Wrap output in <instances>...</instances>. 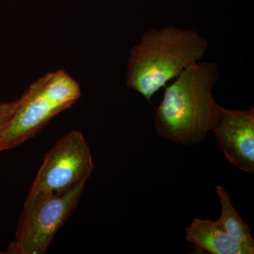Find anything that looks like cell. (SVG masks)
Wrapping results in <instances>:
<instances>
[{
  "mask_svg": "<svg viewBox=\"0 0 254 254\" xmlns=\"http://www.w3.org/2000/svg\"><path fill=\"white\" fill-rule=\"evenodd\" d=\"M220 78L213 62L190 65L168 86L156 109L155 131L178 144H198L206 138L220 105L214 99L213 88Z\"/></svg>",
  "mask_w": 254,
  "mask_h": 254,
  "instance_id": "cell-1",
  "label": "cell"
},
{
  "mask_svg": "<svg viewBox=\"0 0 254 254\" xmlns=\"http://www.w3.org/2000/svg\"><path fill=\"white\" fill-rule=\"evenodd\" d=\"M208 41L192 29L168 26L142 35L130 50L126 84L151 103L155 93L202 60Z\"/></svg>",
  "mask_w": 254,
  "mask_h": 254,
  "instance_id": "cell-2",
  "label": "cell"
},
{
  "mask_svg": "<svg viewBox=\"0 0 254 254\" xmlns=\"http://www.w3.org/2000/svg\"><path fill=\"white\" fill-rule=\"evenodd\" d=\"M81 97L79 83L64 69L38 78L18 98L17 108L0 134V152L13 149L31 139Z\"/></svg>",
  "mask_w": 254,
  "mask_h": 254,
  "instance_id": "cell-3",
  "label": "cell"
},
{
  "mask_svg": "<svg viewBox=\"0 0 254 254\" xmlns=\"http://www.w3.org/2000/svg\"><path fill=\"white\" fill-rule=\"evenodd\" d=\"M86 183L80 182L63 194L40 195L24 203L15 240L6 253H46L57 232L77 206Z\"/></svg>",
  "mask_w": 254,
  "mask_h": 254,
  "instance_id": "cell-4",
  "label": "cell"
},
{
  "mask_svg": "<svg viewBox=\"0 0 254 254\" xmlns=\"http://www.w3.org/2000/svg\"><path fill=\"white\" fill-rule=\"evenodd\" d=\"M91 150L81 131L71 130L47 152L24 203L40 195L63 194L94 170Z\"/></svg>",
  "mask_w": 254,
  "mask_h": 254,
  "instance_id": "cell-5",
  "label": "cell"
},
{
  "mask_svg": "<svg viewBox=\"0 0 254 254\" xmlns=\"http://www.w3.org/2000/svg\"><path fill=\"white\" fill-rule=\"evenodd\" d=\"M211 131L232 165L246 173H254V108L232 110L220 106Z\"/></svg>",
  "mask_w": 254,
  "mask_h": 254,
  "instance_id": "cell-6",
  "label": "cell"
},
{
  "mask_svg": "<svg viewBox=\"0 0 254 254\" xmlns=\"http://www.w3.org/2000/svg\"><path fill=\"white\" fill-rule=\"evenodd\" d=\"M186 240L193 245L195 254H251L218 220L195 218L186 227Z\"/></svg>",
  "mask_w": 254,
  "mask_h": 254,
  "instance_id": "cell-7",
  "label": "cell"
},
{
  "mask_svg": "<svg viewBox=\"0 0 254 254\" xmlns=\"http://www.w3.org/2000/svg\"><path fill=\"white\" fill-rule=\"evenodd\" d=\"M215 192L221 204V213L218 221L227 233L236 239L245 248L254 254V240L251 233L250 226L241 218L240 214L232 205L230 195L225 187L218 185Z\"/></svg>",
  "mask_w": 254,
  "mask_h": 254,
  "instance_id": "cell-8",
  "label": "cell"
},
{
  "mask_svg": "<svg viewBox=\"0 0 254 254\" xmlns=\"http://www.w3.org/2000/svg\"><path fill=\"white\" fill-rule=\"evenodd\" d=\"M18 99L10 103H0V134L17 108Z\"/></svg>",
  "mask_w": 254,
  "mask_h": 254,
  "instance_id": "cell-9",
  "label": "cell"
}]
</instances>
